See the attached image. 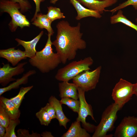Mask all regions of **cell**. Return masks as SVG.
Returning a JSON list of instances; mask_svg holds the SVG:
<instances>
[{
    "mask_svg": "<svg viewBox=\"0 0 137 137\" xmlns=\"http://www.w3.org/2000/svg\"><path fill=\"white\" fill-rule=\"evenodd\" d=\"M134 84L121 78L113 89L112 98L121 109L131 99L134 94Z\"/></svg>",
    "mask_w": 137,
    "mask_h": 137,
    "instance_id": "obj_6",
    "label": "cell"
},
{
    "mask_svg": "<svg viewBox=\"0 0 137 137\" xmlns=\"http://www.w3.org/2000/svg\"><path fill=\"white\" fill-rule=\"evenodd\" d=\"M48 101L55 110L56 118L58 121L60 126H62L66 129L67 124L70 121V120L66 117L63 113L62 106V104L60 101L55 96H51L49 99Z\"/></svg>",
    "mask_w": 137,
    "mask_h": 137,
    "instance_id": "obj_17",
    "label": "cell"
},
{
    "mask_svg": "<svg viewBox=\"0 0 137 137\" xmlns=\"http://www.w3.org/2000/svg\"><path fill=\"white\" fill-rule=\"evenodd\" d=\"M78 97L80 101V107L78 112V117L76 121L81 122L82 126L87 131L92 132L94 131L96 126L87 123L86 118L90 116L93 120L96 122L94 117L93 110L91 105L88 104L86 100L85 96V92L81 88L78 89Z\"/></svg>",
    "mask_w": 137,
    "mask_h": 137,
    "instance_id": "obj_8",
    "label": "cell"
},
{
    "mask_svg": "<svg viewBox=\"0 0 137 137\" xmlns=\"http://www.w3.org/2000/svg\"><path fill=\"white\" fill-rule=\"evenodd\" d=\"M82 5L90 9L96 11L100 14L104 13L105 9L115 4L118 0H77Z\"/></svg>",
    "mask_w": 137,
    "mask_h": 137,
    "instance_id": "obj_12",
    "label": "cell"
},
{
    "mask_svg": "<svg viewBox=\"0 0 137 137\" xmlns=\"http://www.w3.org/2000/svg\"><path fill=\"white\" fill-rule=\"evenodd\" d=\"M98 0L100 1H104L105 0Z\"/></svg>",
    "mask_w": 137,
    "mask_h": 137,
    "instance_id": "obj_37",
    "label": "cell"
},
{
    "mask_svg": "<svg viewBox=\"0 0 137 137\" xmlns=\"http://www.w3.org/2000/svg\"><path fill=\"white\" fill-rule=\"evenodd\" d=\"M130 5L133 6L135 9L137 10V0H127L120 4L118 6L110 10H106L105 11L111 12L112 14Z\"/></svg>",
    "mask_w": 137,
    "mask_h": 137,
    "instance_id": "obj_27",
    "label": "cell"
},
{
    "mask_svg": "<svg viewBox=\"0 0 137 137\" xmlns=\"http://www.w3.org/2000/svg\"><path fill=\"white\" fill-rule=\"evenodd\" d=\"M12 1L19 4L21 7L20 11L22 12L27 11L31 8V6L27 0H10Z\"/></svg>",
    "mask_w": 137,
    "mask_h": 137,
    "instance_id": "obj_29",
    "label": "cell"
},
{
    "mask_svg": "<svg viewBox=\"0 0 137 137\" xmlns=\"http://www.w3.org/2000/svg\"><path fill=\"white\" fill-rule=\"evenodd\" d=\"M19 119L13 120L10 119L9 123L6 128L4 137H17L15 131L16 126L20 123Z\"/></svg>",
    "mask_w": 137,
    "mask_h": 137,
    "instance_id": "obj_26",
    "label": "cell"
},
{
    "mask_svg": "<svg viewBox=\"0 0 137 137\" xmlns=\"http://www.w3.org/2000/svg\"><path fill=\"white\" fill-rule=\"evenodd\" d=\"M115 137H137V117H124L116 127Z\"/></svg>",
    "mask_w": 137,
    "mask_h": 137,
    "instance_id": "obj_9",
    "label": "cell"
},
{
    "mask_svg": "<svg viewBox=\"0 0 137 137\" xmlns=\"http://www.w3.org/2000/svg\"><path fill=\"white\" fill-rule=\"evenodd\" d=\"M26 62L18 63L15 67H12L8 64L3 63L2 67L0 68V83L5 87L11 81L16 79L13 78V76L20 75L25 71L24 66L27 64Z\"/></svg>",
    "mask_w": 137,
    "mask_h": 137,
    "instance_id": "obj_10",
    "label": "cell"
},
{
    "mask_svg": "<svg viewBox=\"0 0 137 137\" xmlns=\"http://www.w3.org/2000/svg\"><path fill=\"white\" fill-rule=\"evenodd\" d=\"M133 94L137 96V81L136 83L134 84Z\"/></svg>",
    "mask_w": 137,
    "mask_h": 137,
    "instance_id": "obj_35",
    "label": "cell"
},
{
    "mask_svg": "<svg viewBox=\"0 0 137 137\" xmlns=\"http://www.w3.org/2000/svg\"><path fill=\"white\" fill-rule=\"evenodd\" d=\"M81 26L79 23L77 26H72L64 20L60 21L56 25L57 35L52 45L63 64L67 60L74 59L78 50L86 47V42L82 38L83 34L80 31Z\"/></svg>",
    "mask_w": 137,
    "mask_h": 137,
    "instance_id": "obj_1",
    "label": "cell"
},
{
    "mask_svg": "<svg viewBox=\"0 0 137 137\" xmlns=\"http://www.w3.org/2000/svg\"><path fill=\"white\" fill-rule=\"evenodd\" d=\"M47 8L48 11L46 15L52 22L57 19L65 18L64 13L61 12L59 8L52 6L47 7Z\"/></svg>",
    "mask_w": 137,
    "mask_h": 137,
    "instance_id": "obj_22",
    "label": "cell"
},
{
    "mask_svg": "<svg viewBox=\"0 0 137 137\" xmlns=\"http://www.w3.org/2000/svg\"><path fill=\"white\" fill-rule=\"evenodd\" d=\"M31 85L26 87H22L18 94L15 96L10 98L17 107L19 108L25 94L33 87Z\"/></svg>",
    "mask_w": 137,
    "mask_h": 137,
    "instance_id": "obj_23",
    "label": "cell"
},
{
    "mask_svg": "<svg viewBox=\"0 0 137 137\" xmlns=\"http://www.w3.org/2000/svg\"><path fill=\"white\" fill-rule=\"evenodd\" d=\"M93 60L91 57H88L78 61H74L59 69L55 78L58 80L68 81L78 75L87 70L93 64Z\"/></svg>",
    "mask_w": 137,
    "mask_h": 137,
    "instance_id": "obj_4",
    "label": "cell"
},
{
    "mask_svg": "<svg viewBox=\"0 0 137 137\" xmlns=\"http://www.w3.org/2000/svg\"><path fill=\"white\" fill-rule=\"evenodd\" d=\"M10 119L2 106L0 105V125L6 128Z\"/></svg>",
    "mask_w": 137,
    "mask_h": 137,
    "instance_id": "obj_28",
    "label": "cell"
},
{
    "mask_svg": "<svg viewBox=\"0 0 137 137\" xmlns=\"http://www.w3.org/2000/svg\"><path fill=\"white\" fill-rule=\"evenodd\" d=\"M101 69L100 66L93 71H84L72 79L73 82L85 92L94 89L99 81Z\"/></svg>",
    "mask_w": 137,
    "mask_h": 137,
    "instance_id": "obj_7",
    "label": "cell"
},
{
    "mask_svg": "<svg viewBox=\"0 0 137 137\" xmlns=\"http://www.w3.org/2000/svg\"><path fill=\"white\" fill-rule=\"evenodd\" d=\"M116 14L110 18V22L112 24L121 23L132 28L137 31V25L134 24L128 19L123 13L121 9L118 11Z\"/></svg>",
    "mask_w": 137,
    "mask_h": 137,
    "instance_id": "obj_21",
    "label": "cell"
},
{
    "mask_svg": "<svg viewBox=\"0 0 137 137\" xmlns=\"http://www.w3.org/2000/svg\"><path fill=\"white\" fill-rule=\"evenodd\" d=\"M61 104L67 106L74 112L78 113L80 107L79 100L68 97L61 98L60 101Z\"/></svg>",
    "mask_w": 137,
    "mask_h": 137,
    "instance_id": "obj_24",
    "label": "cell"
},
{
    "mask_svg": "<svg viewBox=\"0 0 137 137\" xmlns=\"http://www.w3.org/2000/svg\"><path fill=\"white\" fill-rule=\"evenodd\" d=\"M43 33V31H42L34 38L29 41H25L17 38L15 39L18 45H21L24 48V51L27 58H30L35 56L37 52L36 49V45Z\"/></svg>",
    "mask_w": 137,
    "mask_h": 137,
    "instance_id": "obj_15",
    "label": "cell"
},
{
    "mask_svg": "<svg viewBox=\"0 0 137 137\" xmlns=\"http://www.w3.org/2000/svg\"><path fill=\"white\" fill-rule=\"evenodd\" d=\"M0 105L3 107L11 119H19L20 111L10 99L1 96Z\"/></svg>",
    "mask_w": 137,
    "mask_h": 137,
    "instance_id": "obj_16",
    "label": "cell"
},
{
    "mask_svg": "<svg viewBox=\"0 0 137 137\" xmlns=\"http://www.w3.org/2000/svg\"><path fill=\"white\" fill-rule=\"evenodd\" d=\"M41 125L48 126L52 120L48 114L43 107L36 114Z\"/></svg>",
    "mask_w": 137,
    "mask_h": 137,
    "instance_id": "obj_25",
    "label": "cell"
},
{
    "mask_svg": "<svg viewBox=\"0 0 137 137\" xmlns=\"http://www.w3.org/2000/svg\"><path fill=\"white\" fill-rule=\"evenodd\" d=\"M52 22L48 18L46 14L38 13L36 19L32 24L41 29H46L49 33L52 36L54 32L51 26Z\"/></svg>",
    "mask_w": 137,
    "mask_h": 137,
    "instance_id": "obj_20",
    "label": "cell"
},
{
    "mask_svg": "<svg viewBox=\"0 0 137 137\" xmlns=\"http://www.w3.org/2000/svg\"><path fill=\"white\" fill-rule=\"evenodd\" d=\"M35 3L36 6V11L34 16L31 20V22L36 19L38 13L40 11V6L41 2L44 1L45 0H33Z\"/></svg>",
    "mask_w": 137,
    "mask_h": 137,
    "instance_id": "obj_32",
    "label": "cell"
},
{
    "mask_svg": "<svg viewBox=\"0 0 137 137\" xmlns=\"http://www.w3.org/2000/svg\"><path fill=\"white\" fill-rule=\"evenodd\" d=\"M43 108L48 114L52 119L56 118L55 110L49 103H47Z\"/></svg>",
    "mask_w": 137,
    "mask_h": 137,
    "instance_id": "obj_31",
    "label": "cell"
},
{
    "mask_svg": "<svg viewBox=\"0 0 137 137\" xmlns=\"http://www.w3.org/2000/svg\"><path fill=\"white\" fill-rule=\"evenodd\" d=\"M60 93L59 96L61 98L68 97L78 100V87L74 83H69L68 81H62L58 84Z\"/></svg>",
    "mask_w": 137,
    "mask_h": 137,
    "instance_id": "obj_13",
    "label": "cell"
},
{
    "mask_svg": "<svg viewBox=\"0 0 137 137\" xmlns=\"http://www.w3.org/2000/svg\"><path fill=\"white\" fill-rule=\"evenodd\" d=\"M0 8L1 11L8 13L11 18L9 26L12 32L15 31L19 27L22 28L30 26V23L26 16L19 10L21 7L19 3L10 0H1Z\"/></svg>",
    "mask_w": 137,
    "mask_h": 137,
    "instance_id": "obj_5",
    "label": "cell"
},
{
    "mask_svg": "<svg viewBox=\"0 0 137 137\" xmlns=\"http://www.w3.org/2000/svg\"><path fill=\"white\" fill-rule=\"evenodd\" d=\"M17 132V137H40L41 136L40 134L33 132H32L31 134H30L28 130L25 129H19Z\"/></svg>",
    "mask_w": 137,
    "mask_h": 137,
    "instance_id": "obj_30",
    "label": "cell"
},
{
    "mask_svg": "<svg viewBox=\"0 0 137 137\" xmlns=\"http://www.w3.org/2000/svg\"><path fill=\"white\" fill-rule=\"evenodd\" d=\"M121 109L114 102L108 106L105 110L101 115L100 121L96 126L92 137H111L112 134L107 135L114 128V124L117 118L118 111Z\"/></svg>",
    "mask_w": 137,
    "mask_h": 137,
    "instance_id": "obj_3",
    "label": "cell"
},
{
    "mask_svg": "<svg viewBox=\"0 0 137 137\" xmlns=\"http://www.w3.org/2000/svg\"><path fill=\"white\" fill-rule=\"evenodd\" d=\"M80 122L76 120L72 123L68 130L62 137H90V135L84 128L81 127Z\"/></svg>",
    "mask_w": 137,
    "mask_h": 137,
    "instance_id": "obj_18",
    "label": "cell"
},
{
    "mask_svg": "<svg viewBox=\"0 0 137 137\" xmlns=\"http://www.w3.org/2000/svg\"><path fill=\"white\" fill-rule=\"evenodd\" d=\"M43 137H52L54 136L49 132L46 131L43 132L41 135Z\"/></svg>",
    "mask_w": 137,
    "mask_h": 137,
    "instance_id": "obj_34",
    "label": "cell"
},
{
    "mask_svg": "<svg viewBox=\"0 0 137 137\" xmlns=\"http://www.w3.org/2000/svg\"><path fill=\"white\" fill-rule=\"evenodd\" d=\"M36 71L35 70L29 71L25 74L20 78L16 80L15 81L10 84L6 87L0 88V96L4 93L9 91L12 89H17L19 88L21 85L25 84L27 83L28 78L31 76L36 73Z\"/></svg>",
    "mask_w": 137,
    "mask_h": 137,
    "instance_id": "obj_19",
    "label": "cell"
},
{
    "mask_svg": "<svg viewBox=\"0 0 137 137\" xmlns=\"http://www.w3.org/2000/svg\"><path fill=\"white\" fill-rule=\"evenodd\" d=\"M77 13L76 17L77 20L88 17H92L96 18H100L102 16L98 12L88 8H87L82 5L77 0H69Z\"/></svg>",
    "mask_w": 137,
    "mask_h": 137,
    "instance_id": "obj_14",
    "label": "cell"
},
{
    "mask_svg": "<svg viewBox=\"0 0 137 137\" xmlns=\"http://www.w3.org/2000/svg\"><path fill=\"white\" fill-rule=\"evenodd\" d=\"M136 22H137V18L136 19Z\"/></svg>",
    "mask_w": 137,
    "mask_h": 137,
    "instance_id": "obj_38",
    "label": "cell"
},
{
    "mask_svg": "<svg viewBox=\"0 0 137 137\" xmlns=\"http://www.w3.org/2000/svg\"><path fill=\"white\" fill-rule=\"evenodd\" d=\"M6 131V128L0 125V137H4Z\"/></svg>",
    "mask_w": 137,
    "mask_h": 137,
    "instance_id": "obj_33",
    "label": "cell"
},
{
    "mask_svg": "<svg viewBox=\"0 0 137 137\" xmlns=\"http://www.w3.org/2000/svg\"><path fill=\"white\" fill-rule=\"evenodd\" d=\"M51 36L48 33L47 40L44 47L41 50L37 52L35 56L29 60L31 65L43 73H48L55 69L61 63L59 55L53 51Z\"/></svg>",
    "mask_w": 137,
    "mask_h": 137,
    "instance_id": "obj_2",
    "label": "cell"
},
{
    "mask_svg": "<svg viewBox=\"0 0 137 137\" xmlns=\"http://www.w3.org/2000/svg\"><path fill=\"white\" fill-rule=\"evenodd\" d=\"M0 57L6 59L13 66L17 65L21 60L26 59L24 51L15 48L0 50Z\"/></svg>",
    "mask_w": 137,
    "mask_h": 137,
    "instance_id": "obj_11",
    "label": "cell"
},
{
    "mask_svg": "<svg viewBox=\"0 0 137 137\" xmlns=\"http://www.w3.org/2000/svg\"><path fill=\"white\" fill-rule=\"evenodd\" d=\"M59 0H50V2L51 3L55 4Z\"/></svg>",
    "mask_w": 137,
    "mask_h": 137,
    "instance_id": "obj_36",
    "label": "cell"
}]
</instances>
